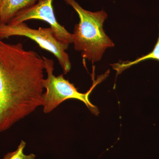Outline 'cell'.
<instances>
[{
    "mask_svg": "<svg viewBox=\"0 0 159 159\" xmlns=\"http://www.w3.org/2000/svg\"><path fill=\"white\" fill-rule=\"evenodd\" d=\"M53 1L39 0L31 7L19 11L7 24L17 25L32 19L44 21L50 25L57 39L69 46L73 43V34L57 21L53 9Z\"/></svg>",
    "mask_w": 159,
    "mask_h": 159,
    "instance_id": "obj_5",
    "label": "cell"
},
{
    "mask_svg": "<svg viewBox=\"0 0 159 159\" xmlns=\"http://www.w3.org/2000/svg\"><path fill=\"white\" fill-rule=\"evenodd\" d=\"M26 146V142L22 140L17 149L14 152H9L5 155L3 159H34L35 155L31 153L29 155L24 154L23 151Z\"/></svg>",
    "mask_w": 159,
    "mask_h": 159,
    "instance_id": "obj_8",
    "label": "cell"
},
{
    "mask_svg": "<svg viewBox=\"0 0 159 159\" xmlns=\"http://www.w3.org/2000/svg\"><path fill=\"white\" fill-rule=\"evenodd\" d=\"M64 1L74 8L80 18L73 34L74 48L81 52L84 59L93 62L99 61L106 50L115 45L103 29L107 14L103 10L92 12L85 10L75 0Z\"/></svg>",
    "mask_w": 159,
    "mask_h": 159,
    "instance_id": "obj_2",
    "label": "cell"
},
{
    "mask_svg": "<svg viewBox=\"0 0 159 159\" xmlns=\"http://www.w3.org/2000/svg\"><path fill=\"white\" fill-rule=\"evenodd\" d=\"M43 57L45 61V70L47 74V78L44 79L43 83L44 88L46 89L43 93L44 112L49 113L66 100L75 99L84 102L93 113L97 115L99 110L89 101V96L94 87L107 77V74L98 78L88 92L81 93L77 91L74 84L65 79L64 74L55 77L54 75V61Z\"/></svg>",
    "mask_w": 159,
    "mask_h": 159,
    "instance_id": "obj_3",
    "label": "cell"
},
{
    "mask_svg": "<svg viewBox=\"0 0 159 159\" xmlns=\"http://www.w3.org/2000/svg\"><path fill=\"white\" fill-rule=\"evenodd\" d=\"M39 0H2L0 25H6L19 11L29 8Z\"/></svg>",
    "mask_w": 159,
    "mask_h": 159,
    "instance_id": "obj_6",
    "label": "cell"
},
{
    "mask_svg": "<svg viewBox=\"0 0 159 159\" xmlns=\"http://www.w3.org/2000/svg\"><path fill=\"white\" fill-rule=\"evenodd\" d=\"M2 0H0V9H1V6H2Z\"/></svg>",
    "mask_w": 159,
    "mask_h": 159,
    "instance_id": "obj_9",
    "label": "cell"
},
{
    "mask_svg": "<svg viewBox=\"0 0 159 159\" xmlns=\"http://www.w3.org/2000/svg\"><path fill=\"white\" fill-rule=\"evenodd\" d=\"M148 59H153L159 61V34L157 41L155 46L153 50L149 54L139 57L134 61H126L124 62H119L111 65L113 68L117 72V74L122 73L125 69L128 68L131 66L137 64L139 62Z\"/></svg>",
    "mask_w": 159,
    "mask_h": 159,
    "instance_id": "obj_7",
    "label": "cell"
},
{
    "mask_svg": "<svg viewBox=\"0 0 159 159\" xmlns=\"http://www.w3.org/2000/svg\"><path fill=\"white\" fill-rule=\"evenodd\" d=\"M13 36H24L34 41L41 48L54 54L58 60L64 74L70 71L71 62L68 54L66 51L69 45L57 39L51 27L33 29L25 22L17 25H0V39Z\"/></svg>",
    "mask_w": 159,
    "mask_h": 159,
    "instance_id": "obj_4",
    "label": "cell"
},
{
    "mask_svg": "<svg viewBox=\"0 0 159 159\" xmlns=\"http://www.w3.org/2000/svg\"><path fill=\"white\" fill-rule=\"evenodd\" d=\"M44 70L37 52L0 39V133L43 106Z\"/></svg>",
    "mask_w": 159,
    "mask_h": 159,
    "instance_id": "obj_1",
    "label": "cell"
}]
</instances>
